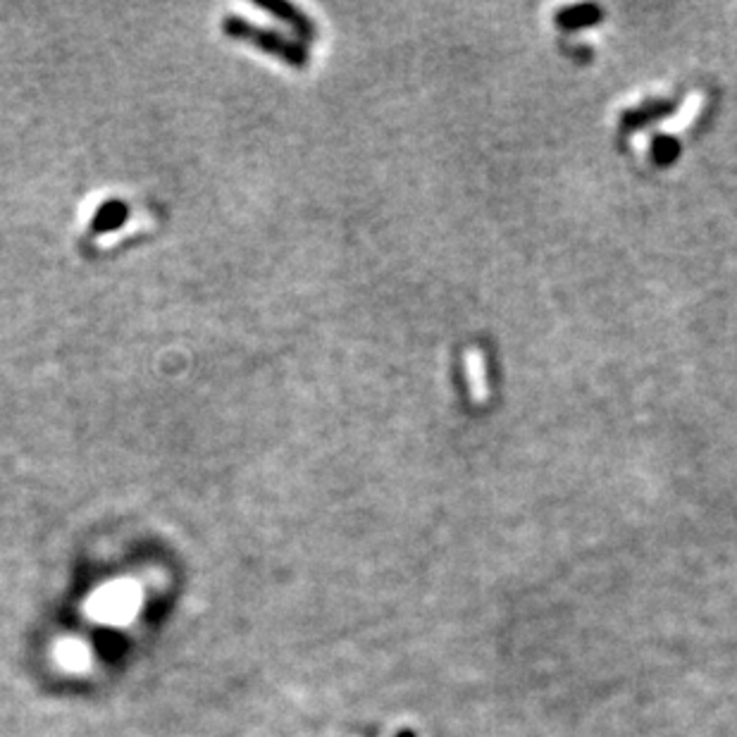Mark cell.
I'll use <instances>...</instances> for the list:
<instances>
[{"mask_svg":"<svg viewBox=\"0 0 737 737\" xmlns=\"http://www.w3.org/2000/svg\"><path fill=\"white\" fill-rule=\"evenodd\" d=\"M468 377H471L472 399L478 401V403H485L489 399V387H487L485 356H482L480 349H471L468 351Z\"/></svg>","mask_w":737,"mask_h":737,"instance_id":"cell-1","label":"cell"}]
</instances>
